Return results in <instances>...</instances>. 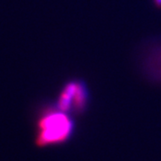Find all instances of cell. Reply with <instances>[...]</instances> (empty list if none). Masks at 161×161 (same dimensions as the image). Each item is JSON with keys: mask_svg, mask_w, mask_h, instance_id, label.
I'll return each mask as SVG.
<instances>
[{"mask_svg": "<svg viewBox=\"0 0 161 161\" xmlns=\"http://www.w3.org/2000/svg\"><path fill=\"white\" fill-rule=\"evenodd\" d=\"M74 131L72 116L56 107L45 112L38 122L36 143L41 147L63 143L72 137Z\"/></svg>", "mask_w": 161, "mask_h": 161, "instance_id": "1", "label": "cell"}, {"mask_svg": "<svg viewBox=\"0 0 161 161\" xmlns=\"http://www.w3.org/2000/svg\"><path fill=\"white\" fill-rule=\"evenodd\" d=\"M90 98V89L86 81L74 78L67 80L62 87L58 95L57 108L70 115H79L87 109Z\"/></svg>", "mask_w": 161, "mask_h": 161, "instance_id": "2", "label": "cell"}, {"mask_svg": "<svg viewBox=\"0 0 161 161\" xmlns=\"http://www.w3.org/2000/svg\"><path fill=\"white\" fill-rule=\"evenodd\" d=\"M153 4L156 6V8L161 9V0H153Z\"/></svg>", "mask_w": 161, "mask_h": 161, "instance_id": "3", "label": "cell"}]
</instances>
